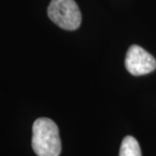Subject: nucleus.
<instances>
[{"label":"nucleus","mask_w":156,"mask_h":156,"mask_svg":"<svg viewBox=\"0 0 156 156\" xmlns=\"http://www.w3.org/2000/svg\"><path fill=\"white\" fill-rule=\"evenodd\" d=\"M32 149L37 156H58L62 142L58 128L48 118H39L32 126Z\"/></svg>","instance_id":"f257e3e1"},{"label":"nucleus","mask_w":156,"mask_h":156,"mask_svg":"<svg viewBox=\"0 0 156 156\" xmlns=\"http://www.w3.org/2000/svg\"><path fill=\"white\" fill-rule=\"evenodd\" d=\"M48 15L56 25L67 31H75L82 22L81 11L75 0H51Z\"/></svg>","instance_id":"f03ea898"},{"label":"nucleus","mask_w":156,"mask_h":156,"mask_svg":"<svg viewBox=\"0 0 156 156\" xmlns=\"http://www.w3.org/2000/svg\"><path fill=\"white\" fill-rule=\"evenodd\" d=\"M125 67L132 75H145L156 69V60L140 46L132 45L126 54Z\"/></svg>","instance_id":"7ed1b4c3"},{"label":"nucleus","mask_w":156,"mask_h":156,"mask_svg":"<svg viewBox=\"0 0 156 156\" xmlns=\"http://www.w3.org/2000/svg\"><path fill=\"white\" fill-rule=\"evenodd\" d=\"M119 156H142L138 141L132 136H126L121 143Z\"/></svg>","instance_id":"20e7f679"}]
</instances>
